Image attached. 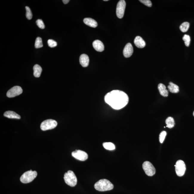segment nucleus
I'll use <instances>...</instances> for the list:
<instances>
[{"instance_id": "ddd939ff", "label": "nucleus", "mask_w": 194, "mask_h": 194, "mask_svg": "<svg viewBox=\"0 0 194 194\" xmlns=\"http://www.w3.org/2000/svg\"><path fill=\"white\" fill-rule=\"evenodd\" d=\"M134 44L137 47L139 48H144L146 46V43L141 37L137 36L134 40Z\"/></svg>"}, {"instance_id": "a211bd4d", "label": "nucleus", "mask_w": 194, "mask_h": 194, "mask_svg": "<svg viewBox=\"0 0 194 194\" xmlns=\"http://www.w3.org/2000/svg\"><path fill=\"white\" fill-rule=\"evenodd\" d=\"M33 75L35 77H39L42 72L41 66L38 64H35L33 67Z\"/></svg>"}, {"instance_id": "6e6552de", "label": "nucleus", "mask_w": 194, "mask_h": 194, "mask_svg": "<svg viewBox=\"0 0 194 194\" xmlns=\"http://www.w3.org/2000/svg\"><path fill=\"white\" fill-rule=\"evenodd\" d=\"M126 3L124 0H121L118 2L116 8V15L118 18L122 19L124 16Z\"/></svg>"}, {"instance_id": "aec40b11", "label": "nucleus", "mask_w": 194, "mask_h": 194, "mask_svg": "<svg viewBox=\"0 0 194 194\" xmlns=\"http://www.w3.org/2000/svg\"><path fill=\"white\" fill-rule=\"evenodd\" d=\"M166 124L167 126V127L169 128H172L174 126L175 121L173 118L172 117H169L166 120Z\"/></svg>"}, {"instance_id": "c85d7f7f", "label": "nucleus", "mask_w": 194, "mask_h": 194, "mask_svg": "<svg viewBox=\"0 0 194 194\" xmlns=\"http://www.w3.org/2000/svg\"><path fill=\"white\" fill-rule=\"evenodd\" d=\"M139 1L148 7H151L152 6L151 1L150 0H140Z\"/></svg>"}, {"instance_id": "f3484780", "label": "nucleus", "mask_w": 194, "mask_h": 194, "mask_svg": "<svg viewBox=\"0 0 194 194\" xmlns=\"http://www.w3.org/2000/svg\"><path fill=\"white\" fill-rule=\"evenodd\" d=\"M158 89L160 94L162 96L165 97L168 96L169 94L168 90L166 89V87L164 84H158Z\"/></svg>"}, {"instance_id": "20e7f679", "label": "nucleus", "mask_w": 194, "mask_h": 194, "mask_svg": "<svg viewBox=\"0 0 194 194\" xmlns=\"http://www.w3.org/2000/svg\"><path fill=\"white\" fill-rule=\"evenodd\" d=\"M36 171L30 170L24 173L20 177V180L22 183H28L31 182L37 176Z\"/></svg>"}, {"instance_id": "f257e3e1", "label": "nucleus", "mask_w": 194, "mask_h": 194, "mask_svg": "<svg viewBox=\"0 0 194 194\" xmlns=\"http://www.w3.org/2000/svg\"><path fill=\"white\" fill-rule=\"evenodd\" d=\"M106 103L116 110H119L126 106L129 102L128 96L124 92L114 90L105 95Z\"/></svg>"}, {"instance_id": "0eeeda50", "label": "nucleus", "mask_w": 194, "mask_h": 194, "mask_svg": "<svg viewBox=\"0 0 194 194\" xmlns=\"http://www.w3.org/2000/svg\"><path fill=\"white\" fill-rule=\"evenodd\" d=\"M142 167L146 174L148 176H153L156 173L155 167L149 161H146L144 162L143 164Z\"/></svg>"}, {"instance_id": "b1692460", "label": "nucleus", "mask_w": 194, "mask_h": 194, "mask_svg": "<svg viewBox=\"0 0 194 194\" xmlns=\"http://www.w3.org/2000/svg\"><path fill=\"white\" fill-rule=\"evenodd\" d=\"M183 40L184 41V43L186 46L188 47L189 46L190 41V38L189 35H185L183 36Z\"/></svg>"}, {"instance_id": "9b49d317", "label": "nucleus", "mask_w": 194, "mask_h": 194, "mask_svg": "<svg viewBox=\"0 0 194 194\" xmlns=\"http://www.w3.org/2000/svg\"><path fill=\"white\" fill-rule=\"evenodd\" d=\"M133 49L131 43L127 44L124 47L123 54L125 57L127 58L131 56L133 53Z\"/></svg>"}, {"instance_id": "4468645a", "label": "nucleus", "mask_w": 194, "mask_h": 194, "mask_svg": "<svg viewBox=\"0 0 194 194\" xmlns=\"http://www.w3.org/2000/svg\"><path fill=\"white\" fill-rule=\"evenodd\" d=\"M80 62L84 67H86L89 66V56L86 54H82L80 56Z\"/></svg>"}, {"instance_id": "f8f14e48", "label": "nucleus", "mask_w": 194, "mask_h": 194, "mask_svg": "<svg viewBox=\"0 0 194 194\" xmlns=\"http://www.w3.org/2000/svg\"><path fill=\"white\" fill-rule=\"evenodd\" d=\"M93 48L98 52H102L104 50L103 43L99 40H95L93 42Z\"/></svg>"}, {"instance_id": "dca6fc26", "label": "nucleus", "mask_w": 194, "mask_h": 194, "mask_svg": "<svg viewBox=\"0 0 194 194\" xmlns=\"http://www.w3.org/2000/svg\"><path fill=\"white\" fill-rule=\"evenodd\" d=\"M5 117L9 118L20 119L21 116L15 112L11 111H8L5 112L4 114Z\"/></svg>"}, {"instance_id": "bb28decb", "label": "nucleus", "mask_w": 194, "mask_h": 194, "mask_svg": "<svg viewBox=\"0 0 194 194\" xmlns=\"http://www.w3.org/2000/svg\"><path fill=\"white\" fill-rule=\"evenodd\" d=\"M36 24L37 26L40 29H44L45 26L43 20L41 19H38L36 21Z\"/></svg>"}, {"instance_id": "5701e85b", "label": "nucleus", "mask_w": 194, "mask_h": 194, "mask_svg": "<svg viewBox=\"0 0 194 194\" xmlns=\"http://www.w3.org/2000/svg\"><path fill=\"white\" fill-rule=\"evenodd\" d=\"M35 48L38 49L43 47L42 39L40 37H38L35 40Z\"/></svg>"}, {"instance_id": "a878e982", "label": "nucleus", "mask_w": 194, "mask_h": 194, "mask_svg": "<svg viewBox=\"0 0 194 194\" xmlns=\"http://www.w3.org/2000/svg\"><path fill=\"white\" fill-rule=\"evenodd\" d=\"M167 132L165 131H162L159 135V141L161 143H163L164 141L166 136L167 135Z\"/></svg>"}, {"instance_id": "9d476101", "label": "nucleus", "mask_w": 194, "mask_h": 194, "mask_svg": "<svg viewBox=\"0 0 194 194\" xmlns=\"http://www.w3.org/2000/svg\"><path fill=\"white\" fill-rule=\"evenodd\" d=\"M23 90L22 88L19 86H15L8 91L7 96L8 98H13L21 94Z\"/></svg>"}, {"instance_id": "412c9836", "label": "nucleus", "mask_w": 194, "mask_h": 194, "mask_svg": "<svg viewBox=\"0 0 194 194\" xmlns=\"http://www.w3.org/2000/svg\"><path fill=\"white\" fill-rule=\"evenodd\" d=\"M190 26L189 23L187 22H183L180 26V29L183 33L186 32L188 30Z\"/></svg>"}, {"instance_id": "cd10ccee", "label": "nucleus", "mask_w": 194, "mask_h": 194, "mask_svg": "<svg viewBox=\"0 0 194 194\" xmlns=\"http://www.w3.org/2000/svg\"><path fill=\"white\" fill-rule=\"evenodd\" d=\"M47 43L49 46L50 47H55L57 45V43L54 40L52 39H49L47 41Z\"/></svg>"}, {"instance_id": "c756f323", "label": "nucleus", "mask_w": 194, "mask_h": 194, "mask_svg": "<svg viewBox=\"0 0 194 194\" xmlns=\"http://www.w3.org/2000/svg\"><path fill=\"white\" fill-rule=\"evenodd\" d=\"M62 1L64 4H67L69 2V0H63Z\"/></svg>"}, {"instance_id": "6ab92c4d", "label": "nucleus", "mask_w": 194, "mask_h": 194, "mask_svg": "<svg viewBox=\"0 0 194 194\" xmlns=\"http://www.w3.org/2000/svg\"><path fill=\"white\" fill-rule=\"evenodd\" d=\"M169 91L173 93H177L179 91L178 86L172 82H169V85L167 86Z\"/></svg>"}, {"instance_id": "39448f33", "label": "nucleus", "mask_w": 194, "mask_h": 194, "mask_svg": "<svg viewBox=\"0 0 194 194\" xmlns=\"http://www.w3.org/2000/svg\"><path fill=\"white\" fill-rule=\"evenodd\" d=\"M57 125L56 121L52 119H47L42 122L40 125L41 130L43 131L53 129Z\"/></svg>"}, {"instance_id": "7ed1b4c3", "label": "nucleus", "mask_w": 194, "mask_h": 194, "mask_svg": "<svg viewBox=\"0 0 194 194\" xmlns=\"http://www.w3.org/2000/svg\"><path fill=\"white\" fill-rule=\"evenodd\" d=\"M64 179L66 184L70 187H75L77 183V178L74 173L69 170L64 175Z\"/></svg>"}, {"instance_id": "2f4dec72", "label": "nucleus", "mask_w": 194, "mask_h": 194, "mask_svg": "<svg viewBox=\"0 0 194 194\" xmlns=\"http://www.w3.org/2000/svg\"><path fill=\"white\" fill-rule=\"evenodd\" d=\"M193 115L194 116V112H193Z\"/></svg>"}, {"instance_id": "1a4fd4ad", "label": "nucleus", "mask_w": 194, "mask_h": 194, "mask_svg": "<svg viewBox=\"0 0 194 194\" xmlns=\"http://www.w3.org/2000/svg\"><path fill=\"white\" fill-rule=\"evenodd\" d=\"M72 156L76 159L81 161H85L88 158L87 153L85 152L80 150H76L73 152L72 153Z\"/></svg>"}, {"instance_id": "4be33fe9", "label": "nucleus", "mask_w": 194, "mask_h": 194, "mask_svg": "<svg viewBox=\"0 0 194 194\" xmlns=\"http://www.w3.org/2000/svg\"><path fill=\"white\" fill-rule=\"evenodd\" d=\"M103 146L105 149L109 150H113L115 149V146L114 144L111 142L104 143Z\"/></svg>"}, {"instance_id": "393cba45", "label": "nucleus", "mask_w": 194, "mask_h": 194, "mask_svg": "<svg viewBox=\"0 0 194 194\" xmlns=\"http://www.w3.org/2000/svg\"><path fill=\"white\" fill-rule=\"evenodd\" d=\"M26 10V17L29 20H30L33 17V14L31 10L29 7L26 6L25 7Z\"/></svg>"}, {"instance_id": "423d86ee", "label": "nucleus", "mask_w": 194, "mask_h": 194, "mask_svg": "<svg viewBox=\"0 0 194 194\" xmlns=\"http://www.w3.org/2000/svg\"><path fill=\"white\" fill-rule=\"evenodd\" d=\"M176 174L179 177H182L186 170V165L184 162L181 160H179L175 165Z\"/></svg>"}, {"instance_id": "2eb2a0df", "label": "nucleus", "mask_w": 194, "mask_h": 194, "mask_svg": "<svg viewBox=\"0 0 194 194\" xmlns=\"http://www.w3.org/2000/svg\"><path fill=\"white\" fill-rule=\"evenodd\" d=\"M84 22L86 25L91 27L96 28L98 26V23L94 19L90 18H86L84 19Z\"/></svg>"}, {"instance_id": "7c9ffc66", "label": "nucleus", "mask_w": 194, "mask_h": 194, "mask_svg": "<svg viewBox=\"0 0 194 194\" xmlns=\"http://www.w3.org/2000/svg\"><path fill=\"white\" fill-rule=\"evenodd\" d=\"M104 1H108V0H104Z\"/></svg>"}, {"instance_id": "f03ea898", "label": "nucleus", "mask_w": 194, "mask_h": 194, "mask_svg": "<svg viewBox=\"0 0 194 194\" xmlns=\"http://www.w3.org/2000/svg\"><path fill=\"white\" fill-rule=\"evenodd\" d=\"M94 187L98 191L104 192L112 190L114 186L108 180L102 179L95 183Z\"/></svg>"}]
</instances>
